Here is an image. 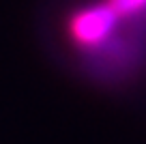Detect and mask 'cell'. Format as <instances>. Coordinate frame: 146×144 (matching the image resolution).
<instances>
[{"instance_id": "cell-2", "label": "cell", "mask_w": 146, "mask_h": 144, "mask_svg": "<svg viewBox=\"0 0 146 144\" xmlns=\"http://www.w3.org/2000/svg\"><path fill=\"white\" fill-rule=\"evenodd\" d=\"M110 9L125 24H144L146 22V0H105Z\"/></svg>"}, {"instance_id": "cell-1", "label": "cell", "mask_w": 146, "mask_h": 144, "mask_svg": "<svg viewBox=\"0 0 146 144\" xmlns=\"http://www.w3.org/2000/svg\"><path fill=\"white\" fill-rule=\"evenodd\" d=\"M123 26L125 22H120L108 2L97 0L82 5L69 15L64 35L80 56L88 58L90 63H97L114 45V41L123 32Z\"/></svg>"}]
</instances>
